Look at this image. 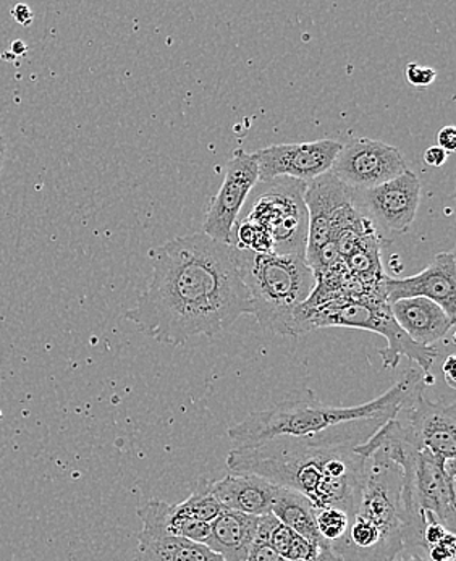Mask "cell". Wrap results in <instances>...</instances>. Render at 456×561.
Masks as SVG:
<instances>
[{
    "label": "cell",
    "instance_id": "6da1fadb",
    "mask_svg": "<svg viewBox=\"0 0 456 561\" xmlns=\"http://www.w3.org/2000/svg\"><path fill=\"white\" fill-rule=\"evenodd\" d=\"M149 257V287L125 312L149 339L182 346L193 336L219 335L241 316L253 314L233 244L201 231L167 241Z\"/></svg>",
    "mask_w": 456,
    "mask_h": 561
},
{
    "label": "cell",
    "instance_id": "7a4b0ae2",
    "mask_svg": "<svg viewBox=\"0 0 456 561\" xmlns=\"http://www.w3.org/2000/svg\"><path fill=\"white\" fill-rule=\"evenodd\" d=\"M421 386H425V374L408 369L386 393L358 407H332L318 400L312 390H301L267 410L248 414L228 430V437L233 448L256 447L278 437L360 447L389 423Z\"/></svg>",
    "mask_w": 456,
    "mask_h": 561
},
{
    "label": "cell",
    "instance_id": "3957f363",
    "mask_svg": "<svg viewBox=\"0 0 456 561\" xmlns=\"http://www.w3.org/2000/svg\"><path fill=\"white\" fill-rule=\"evenodd\" d=\"M367 458L349 445L278 437L256 447L231 448V474L260 476L305 495L316 510L337 508L352 518L363 491Z\"/></svg>",
    "mask_w": 456,
    "mask_h": 561
},
{
    "label": "cell",
    "instance_id": "277c9868",
    "mask_svg": "<svg viewBox=\"0 0 456 561\" xmlns=\"http://www.w3.org/2000/svg\"><path fill=\"white\" fill-rule=\"evenodd\" d=\"M364 457L358 508L345 536L330 547L343 561H391L404 549L403 471L384 448Z\"/></svg>",
    "mask_w": 456,
    "mask_h": 561
},
{
    "label": "cell",
    "instance_id": "5b68a950",
    "mask_svg": "<svg viewBox=\"0 0 456 561\" xmlns=\"http://www.w3.org/2000/svg\"><path fill=\"white\" fill-rule=\"evenodd\" d=\"M237 261L261 328L296 339V316L316 287L305 256L237 250Z\"/></svg>",
    "mask_w": 456,
    "mask_h": 561
},
{
    "label": "cell",
    "instance_id": "8992f818",
    "mask_svg": "<svg viewBox=\"0 0 456 561\" xmlns=\"http://www.w3.org/2000/svg\"><path fill=\"white\" fill-rule=\"evenodd\" d=\"M326 328L358 329L384 336L387 346L380 350L379 356L386 369H397L401 358H407L411 363H418L421 373L431 374L438 356L434 346L418 345L404 333L395 321L384 294L339 298L315 308H299L296 316V339Z\"/></svg>",
    "mask_w": 456,
    "mask_h": 561
},
{
    "label": "cell",
    "instance_id": "52a82bcc",
    "mask_svg": "<svg viewBox=\"0 0 456 561\" xmlns=\"http://www.w3.org/2000/svg\"><path fill=\"white\" fill-rule=\"evenodd\" d=\"M306 183L294 179H272L254 186L248 210L238 220L261 227L271 237L274 254L305 256L308 241Z\"/></svg>",
    "mask_w": 456,
    "mask_h": 561
},
{
    "label": "cell",
    "instance_id": "ba28073f",
    "mask_svg": "<svg viewBox=\"0 0 456 561\" xmlns=\"http://www.w3.org/2000/svg\"><path fill=\"white\" fill-rule=\"evenodd\" d=\"M379 440L398 442L414 450H428L447 461L456 457L455 403L429 401L418 387L389 423L374 434Z\"/></svg>",
    "mask_w": 456,
    "mask_h": 561
},
{
    "label": "cell",
    "instance_id": "9c48e42d",
    "mask_svg": "<svg viewBox=\"0 0 456 561\" xmlns=\"http://www.w3.org/2000/svg\"><path fill=\"white\" fill-rule=\"evenodd\" d=\"M353 204L380 238L408 233L421 203V182L411 170L376 188L353 192ZM386 241V240H384Z\"/></svg>",
    "mask_w": 456,
    "mask_h": 561
},
{
    "label": "cell",
    "instance_id": "30bf717a",
    "mask_svg": "<svg viewBox=\"0 0 456 561\" xmlns=\"http://www.w3.org/2000/svg\"><path fill=\"white\" fill-rule=\"evenodd\" d=\"M403 154L395 146L371 138L342 142L330 173L353 192L376 188L407 172Z\"/></svg>",
    "mask_w": 456,
    "mask_h": 561
},
{
    "label": "cell",
    "instance_id": "8fae6325",
    "mask_svg": "<svg viewBox=\"0 0 456 561\" xmlns=\"http://www.w3.org/2000/svg\"><path fill=\"white\" fill-rule=\"evenodd\" d=\"M258 183L260 169L256 156L254 152L250 154L243 149H238L227 162L223 186L210 201L203 224V233L220 243L233 244L235 224Z\"/></svg>",
    "mask_w": 456,
    "mask_h": 561
},
{
    "label": "cell",
    "instance_id": "7c38bea8",
    "mask_svg": "<svg viewBox=\"0 0 456 561\" xmlns=\"http://www.w3.org/2000/svg\"><path fill=\"white\" fill-rule=\"evenodd\" d=\"M305 204L308 209L305 257L315 254L360 216L353 204L352 190L330 172L306 183Z\"/></svg>",
    "mask_w": 456,
    "mask_h": 561
},
{
    "label": "cell",
    "instance_id": "4fadbf2b",
    "mask_svg": "<svg viewBox=\"0 0 456 561\" xmlns=\"http://www.w3.org/2000/svg\"><path fill=\"white\" fill-rule=\"evenodd\" d=\"M342 142L319 139L309 142L272 145L254 152L260 169V182L272 179H294L309 183L330 172Z\"/></svg>",
    "mask_w": 456,
    "mask_h": 561
},
{
    "label": "cell",
    "instance_id": "5bb4252c",
    "mask_svg": "<svg viewBox=\"0 0 456 561\" xmlns=\"http://www.w3.org/2000/svg\"><path fill=\"white\" fill-rule=\"evenodd\" d=\"M387 302L425 298L441 306L448 318L456 319V257L454 251L437 254L420 274L384 280Z\"/></svg>",
    "mask_w": 456,
    "mask_h": 561
},
{
    "label": "cell",
    "instance_id": "9a60e30c",
    "mask_svg": "<svg viewBox=\"0 0 456 561\" xmlns=\"http://www.w3.org/2000/svg\"><path fill=\"white\" fill-rule=\"evenodd\" d=\"M278 489L281 488L253 474H230L213 481L214 495L224 510L258 518L271 515Z\"/></svg>",
    "mask_w": 456,
    "mask_h": 561
},
{
    "label": "cell",
    "instance_id": "2e32d148",
    "mask_svg": "<svg viewBox=\"0 0 456 561\" xmlns=\"http://www.w3.org/2000/svg\"><path fill=\"white\" fill-rule=\"evenodd\" d=\"M390 311L397 324L421 346L434 345L455 325L441 306L425 298L398 299L390 302Z\"/></svg>",
    "mask_w": 456,
    "mask_h": 561
},
{
    "label": "cell",
    "instance_id": "e0dca14e",
    "mask_svg": "<svg viewBox=\"0 0 456 561\" xmlns=\"http://www.w3.org/2000/svg\"><path fill=\"white\" fill-rule=\"evenodd\" d=\"M258 525V516L224 510L210 523V540L207 547L226 561H247L256 537Z\"/></svg>",
    "mask_w": 456,
    "mask_h": 561
},
{
    "label": "cell",
    "instance_id": "ac0fdd59",
    "mask_svg": "<svg viewBox=\"0 0 456 561\" xmlns=\"http://www.w3.org/2000/svg\"><path fill=\"white\" fill-rule=\"evenodd\" d=\"M133 561H226L204 543L185 537L138 534V549Z\"/></svg>",
    "mask_w": 456,
    "mask_h": 561
},
{
    "label": "cell",
    "instance_id": "d6986e66",
    "mask_svg": "<svg viewBox=\"0 0 456 561\" xmlns=\"http://www.w3.org/2000/svg\"><path fill=\"white\" fill-rule=\"evenodd\" d=\"M272 515L292 530L311 542L312 546H324L318 526H316V508L305 495L290 489H278L277 499L272 505Z\"/></svg>",
    "mask_w": 456,
    "mask_h": 561
},
{
    "label": "cell",
    "instance_id": "ffe728a7",
    "mask_svg": "<svg viewBox=\"0 0 456 561\" xmlns=\"http://www.w3.org/2000/svg\"><path fill=\"white\" fill-rule=\"evenodd\" d=\"M383 238L377 233L366 234L358 247L343 260L350 277L360 284L364 290L379 291L384 288L386 272L380 263Z\"/></svg>",
    "mask_w": 456,
    "mask_h": 561
},
{
    "label": "cell",
    "instance_id": "44dd1931",
    "mask_svg": "<svg viewBox=\"0 0 456 561\" xmlns=\"http://www.w3.org/2000/svg\"><path fill=\"white\" fill-rule=\"evenodd\" d=\"M269 542H271L275 552H277L285 561L312 559V557H315L322 547L312 546L311 542L303 539V537L299 536V534H296L295 530H292L288 526L282 525L274 515H272L271 528H269Z\"/></svg>",
    "mask_w": 456,
    "mask_h": 561
},
{
    "label": "cell",
    "instance_id": "7402d4cb",
    "mask_svg": "<svg viewBox=\"0 0 456 561\" xmlns=\"http://www.w3.org/2000/svg\"><path fill=\"white\" fill-rule=\"evenodd\" d=\"M173 506L179 515L196 519V522L209 523V525L224 512L223 505L214 495L213 481H207V479L197 481L192 495L185 502L176 503Z\"/></svg>",
    "mask_w": 456,
    "mask_h": 561
},
{
    "label": "cell",
    "instance_id": "603a6c76",
    "mask_svg": "<svg viewBox=\"0 0 456 561\" xmlns=\"http://www.w3.org/2000/svg\"><path fill=\"white\" fill-rule=\"evenodd\" d=\"M316 526L322 540L332 546L339 542L349 530L350 516L337 508L316 510Z\"/></svg>",
    "mask_w": 456,
    "mask_h": 561
},
{
    "label": "cell",
    "instance_id": "cb8c5ba5",
    "mask_svg": "<svg viewBox=\"0 0 456 561\" xmlns=\"http://www.w3.org/2000/svg\"><path fill=\"white\" fill-rule=\"evenodd\" d=\"M272 515H264L260 518L256 537L248 553L247 561H285L275 552L274 547L269 542V528H271Z\"/></svg>",
    "mask_w": 456,
    "mask_h": 561
},
{
    "label": "cell",
    "instance_id": "d4e9b609",
    "mask_svg": "<svg viewBox=\"0 0 456 561\" xmlns=\"http://www.w3.org/2000/svg\"><path fill=\"white\" fill-rule=\"evenodd\" d=\"M404 77L407 81L417 88H428L434 83L437 78V71L431 67L418 66V64H408L404 68Z\"/></svg>",
    "mask_w": 456,
    "mask_h": 561
},
{
    "label": "cell",
    "instance_id": "484cf974",
    "mask_svg": "<svg viewBox=\"0 0 456 561\" xmlns=\"http://www.w3.org/2000/svg\"><path fill=\"white\" fill-rule=\"evenodd\" d=\"M438 148L444 149L447 154L454 152L456 149V128L448 125V127L441 128L437 135Z\"/></svg>",
    "mask_w": 456,
    "mask_h": 561
},
{
    "label": "cell",
    "instance_id": "4316f807",
    "mask_svg": "<svg viewBox=\"0 0 456 561\" xmlns=\"http://www.w3.org/2000/svg\"><path fill=\"white\" fill-rule=\"evenodd\" d=\"M447 152H445L444 149L438 148V146H431V148L425 149V165L435 167V169H438V167H444L447 164Z\"/></svg>",
    "mask_w": 456,
    "mask_h": 561
},
{
    "label": "cell",
    "instance_id": "83f0119b",
    "mask_svg": "<svg viewBox=\"0 0 456 561\" xmlns=\"http://www.w3.org/2000/svg\"><path fill=\"white\" fill-rule=\"evenodd\" d=\"M10 13H12L13 20H15L16 23H20V25L30 26L33 23L34 15L32 9H30L29 5H25V3H16Z\"/></svg>",
    "mask_w": 456,
    "mask_h": 561
},
{
    "label": "cell",
    "instance_id": "f1b7e54d",
    "mask_svg": "<svg viewBox=\"0 0 456 561\" xmlns=\"http://www.w3.org/2000/svg\"><path fill=\"white\" fill-rule=\"evenodd\" d=\"M391 561H429L428 553L423 550L403 549Z\"/></svg>",
    "mask_w": 456,
    "mask_h": 561
},
{
    "label": "cell",
    "instance_id": "f546056e",
    "mask_svg": "<svg viewBox=\"0 0 456 561\" xmlns=\"http://www.w3.org/2000/svg\"><path fill=\"white\" fill-rule=\"evenodd\" d=\"M455 362H456L455 356L451 355V356H448L447 359H445L444 366H442V373H444L445 382L448 383V387H451V389H456Z\"/></svg>",
    "mask_w": 456,
    "mask_h": 561
},
{
    "label": "cell",
    "instance_id": "4dcf8cb0",
    "mask_svg": "<svg viewBox=\"0 0 456 561\" xmlns=\"http://www.w3.org/2000/svg\"><path fill=\"white\" fill-rule=\"evenodd\" d=\"M298 561H343L340 559L339 556H337L335 550L330 547V543H326V546H322L321 549H319V552L316 553L312 559L309 560H298Z\"/></svg>",
    "mask_w": 456,
    "mask_h": 561
},
{
    "label": "cell",
    "instance_id": "1f68e13d",
    "mask_svg": "<svg viewBox=\"0 0 456 561\" xmlns=\"http://www.w3.org/2000/svg\"><path fill=\"white\" fill-rule=\"evenodd\" d=\"M5 138H3L2 133H0V172H2L3 161H5Z\"/></svg>",
    "mask_w": 456,
    "mask_h": 561
},
{
    "label": "cell",
    "instance_id": "d6a6232c",
    "mask_svg": "<svg viewBox=\"0 0 456 561\" xmlns=\"http://www.w3.org/2000/svg\"><path fill=\"white\" fill-rule=\"evenodd\" d=\"M25 50L26 44L22 43V41H15V43L12 44V53L19 54V56H22Z\"/></svg>",
    "mask_w": 456,
    "mask_h": 561
}]
</instances>
